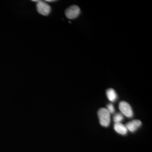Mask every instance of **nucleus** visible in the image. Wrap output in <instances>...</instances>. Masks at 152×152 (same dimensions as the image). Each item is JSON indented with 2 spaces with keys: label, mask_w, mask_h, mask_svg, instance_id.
<instances>
[{
  "label": "nucleus",
  "mask_w": 152,
  "mask_h": 152,
  "mask_svg": "<svg viewBox=\"0 0 152 152\" xmlns=\"http://www.w3.org/2000/svg\"><path fill=\"white\" fill-rule=\"evenodd\" d=\"M100 124L104 127H108L110 123V113L106 108H100L98 110Z\"/></svg>",
  "instance_id": "nucleus-1"
},
{
  "label": "nucleus",
  "mask_w": 152,
  "mask_h": 152,
  "mask_svg": "<svg viewBox=\"0 0 152 152\" xmlns=\"http://www.w3.org/2000/svg\"><path fill=\"white\" fill-rule=\"evenodd\" d=\"M37 10L40 14L46 16L48 15L51 11V7L45 2L42 1H37Z\"/></svg>",
  "instance_id": "nucleus-2"
},
{
  "label": "nucleus",
  "mask_w": 152,
  "mask_h": 152,
  "mask_svg": "<svg viewBox=\"0 0 152 152\" xmlns=\"http://www.w3.org/2000/svg\"><path fill=\"white\" fill-rule=\"evenodd\" d=\"M119 108L122 114L125 115L127 117L131 118L133 116V111L130 105L127 102L122 101L119 104Z\"/></svg>",
  "instance_id": "nucleus-3"
},
{
  "label": "nucleus",
  "mask_w": 152,
  "mask_h": 152,
  "mask_svg": "<svg viewBox=\"0 0 152 152\" xmlns=\"http://www.w3.org/2000/svg\"><path fill=\"white\" fill-rule=\"evenodd\" d=\"M65 13L67 18L73 19L79 15L80 13V9L78 6H71L65 10Z\"/></svg>",
  "instance_id": "nucleus-4"
},
{
  "label": "nucleus",
  "mask_w": 152,
  "mask_h": 152,
  "mask_svg": "<svg viewBox=\"0 0 152 152\" xmlns=\"http://www.w3.org/2000/svg\"><path fill=\"white\" fill-rule=\"evenodd\" d=\"M141 124L142 123L140 120H133L132 121L128 122L126 125V127L127 130H129L130 132H134L141 126Z\"/></svg>",
  "instance_id": "nucleus-5"
},
{
  "label": "nucleus",
  "mask_w": 152,
  "mask_h": 152,
  "mask_svg": "<svg viewBox=\"0 0 152 152\" xmlns=\"http://www.w3.org/2000/svg\"><path fill=\"white\" fill-rule=\"evenodd\" d=\"M114 130L121 135H126L127 133V129L126 126L121 123L115 124L114 125Z\"/></svg>",
  "instance_id": "nucleus-6"
},
{
  "label": "nucleus",
  "mask_w": 152,
  "mask_h": 152,
  "mask_svg": "<svg viewBox=\"0 0 152 152\" xmlns=\"http://www.w3.org/2000/svg\"><path fill=\"white\" fill-rule=\"evenodd\" d=\"M107 96L109 101L114 102L117 99V95L113 88H109L107 91Z\"/></svg>",
  "instance_id": "nucleus-7"
},
{
  "label": "nucleus",
  "mask_w": 152,
  "mask_h": 152,
  "mask_svg": "<svg viewBox=\"0 0 152 152\" xmlns=\"http://www.w3.org/2000/svg\"><path fill=\"white\" fill-rule=\"evenodd\" d=\"M124 120L123 114L121 113H117L115 114L113 117V121L115 124L121 123Z\"/></svg>",
  "instance_id": "nucleus-8"
},
{
  "label": "nucleus",
  "mask_w": 152,
  "mask_h": 152,
  "mask_svg": "<svg viewBox=\"0 0 152 152\" xmlns=\"http://www.w3.org/2000/svg\"><path fill=\"white\" fill-rule=\"evenodd\" d=\"M107 109L108 110L109 112L110 113H112V114L114 113V106H113V105L112 104H108V105H107Z\"/></svg>",
  "instance_id": "nucleus-9"
},
{
  "label": "nucleus",
  "mask_w": 152,
  "mask_h": 152,
  "mask_svg": "<svg viewBox=\"0 0 152 152\" xmlns=\"http://www.w3.org/2000/svg\"><path fill=\"white\" fill-rule=\"evenodd\" d=\"M55 1L54 0H46V2H54Z\"/></svg>",
  "instance_id": "nucleus-10"
}]
</instances>
